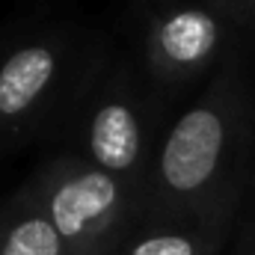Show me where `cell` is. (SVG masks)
Here are the masks:
<instances>
[{"instance_id":"obj_1","label":"cell","mask_w":255,"mask_h":255,"mask_svg":"<svg viewBox=\"0 0 255 255\" xmlns=\"http://www.w3.org/2000/svg\"><path fill=\"white\" fill-rule=\"evenodd\" d=\"M250 89L226 65L154 148L142 220H232L250 142Z\"/></svg>"},{"instance_id":"obj_2","label":"cell","mask_w":255,"mask_h":255,"mask_svg":"<svg viewBox=\"0 0 255 255\" xmlns=\"http://www.w3.org/2000/svg\"><path fill=\"white\" fill-rule=\"evenodd\" d=\"M27 184L68 255H113L142 223V199L80 154L45 163Z\"/></svg>"},{"instance_id":"obj_3","label":"cell","mask_w":255,"mask_h":255,"mask_svg":"<svg viewBox=\"0 0 255 255\" xmlns=\"http://www.w3.org/2000/svg\"><path fill=\"white\" fill-rule=\"evenodd\" d=\"M235 27L241 24L214 0H166L145 21V63L166 86L187 83L223 57Z\"/></svg>"},{"instance_id":"obj_4","label":"cell","mask_w":255,"mask_h":255,"mask_svg":"<svg viewBox=\"0 0 255 255\" xmlns=\"http://www.w3.org/2000/svg\"><path fill=\"white\" fill-rule=\"evenodd\" d=\"M83 160L116 175L142 199L145 214V184L151 172V136L148 116L139 95L125 80H110L89 101L83 119Z\"/></svg>"},{"instance_id":"obj_5","label":"cell","mask_w":255,"mask_h":255,"mask_svg":"<svg viewBox=\"0 0 255 255\" xmlns=\"http://www.w3.org/2000/svg\"><path fill=\"white\" fill-rule=\"evenodd\" d=\"M65 36H36L0 60V148L24 139L60 101L71 74Z\"/></svg>"},{"instance_id":"obj_6","label":"cell","mask_w":255,"mask_h":255,"mask_svg":"<svg viewBox=\"0 0 255 255\" xmlns=\"http://www.w3.org/2000/svg\"><path fill=\"white\" fill-rule=\"evenodd\" d=\"M229 220H142L113 255H214Z\"/></svg>"},{"instance_id":"obj_7","label":"cell","mask_w":255,"mask_h":255,"mask_svg":"<svg viewBox=\"0 0 255 255\" xmlns=\"http://www.w3.org/2000/svg\"><path fill=\"white\" fill-rule=\"evenodd\" d=\"M0 255H68L30 184L0 208Z\"/></svg>"},{"instance_id":"obj_8","label":"cell","mask_w":255,"mask_h":255,"mask_svg":"<svg viewBox=\"0 0 255 255\" xmlns=\"http://www.w3.org/2000/svg\"><path fill=\"white\" fill-rule=\"evenodd\" d=\"M214 3H220L241 27L255 30V0H214Z\"/></svg>"},{"instance_id":"obj_9","label":"cell","mask_w":255,"mask_h":255,"mask_svg":"<svg viewBox=\"0 0 255 255\" xmlns=\"http://www.w3.org/2000/svg\"><path fill=\"white\" fill-rule=\"evenodd\" d=\"M238 255H255V232L250 235V238H244V241H241V250H238Z\"/></svg>"}]
</instances>
